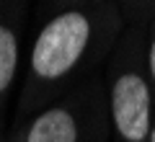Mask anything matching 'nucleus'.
I'll list each match as a JSON object with an SVG mask.
<instances>
[{"label":"nucleus","mask_w":155,"mask_h":142,"mask_svg":"<svg viewBox=\"0 0 155 142\" xmlns=\"http://www.w3.org/2000/svg\"><path fill=\"white\" fill-rule=\"evenodd\" d=\"M91 41V21L80 11H65L39 31L31 49V70L41 80L67 75Z\"/></svg>","instance_id":"nucleus-1"},{"label":"nucleus","mask_w":155,"mask_h":142,"mask_svg":"<svg viewBox=\"0 0 155 142\" xmlns=\"http://www.w3.org/2000/svg\"><path fill=\"white\" fill-rule=\"evenodd\" d=\"M150 88L137 72H124L111 85V121L124 142H145L153 132Z\"/></svg>","instance_id":"nucleus-2"},{"label":"nucleus","mask_w":155,"mask_h":142,"mask_svg":"<svg viewBox=\"0 0 155 142\" xmlns=\"http://www.w3.org/2000/svg\"><path fill=\"white\" fill-rule=\"evenodd\" d=\"M23 142H78V121L62 106L47 109L31 121Z\"/></svg>","instance_id":"nucleus-3"},{"label":"nucleus","mask_w":155,"mask_h":142,"mask_svg":"<svg viewBox=\"0 0 155 142\" xmlns=\"http://www.w3.org/2000/svg\"><path fill=\"white\" fill-rule=\"evenodd\" d=\"M18 70V39L8 26H0V93L13 83Z\"/></svg>","instance_id":"nucleus-4"},{"label":"nucleus","mask_w":155,"mask_h":142,"mask_svg":"<svg viewBox=\"0 0 155 142\" xmlns=\"http://www.w3.org/2000/svg\"><path fill=\"white\" fill-rule=\"evenodd\" d=\"M147 65H150V75L155 80V39L150 41V54H147Z\"/></svg>","instance_id":"nucleus-5"},{"label":"nucleus","mask_w":155,"mask_h":142,"mask_svg":"<svg viewBox=\"0 0 155 142\" xmlns=\"http://www.w3.org/2000/svg\"><path fill=\"white\" fill-rule=\"evenodd\" d=\"M147 142H155V127H153V132H150V137H147Z\"/></svg>","instance_id":"nucleus-6"}]
</instances>
